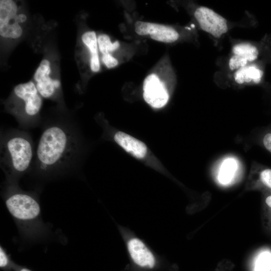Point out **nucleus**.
Masks as SVG:
<instances>
[{
	"label": "nucleus",
	"instance_id": "obj_1",
	"mask_svg": "<svg viewBox=\"0 0 271 271\" xmlns=\"http://www.w3.org/2000/svg\"><path fill=\"white\" fill-rule=\"evenodd\" d=\"M71 128L52 123L43 131L36 150V164L41 171L55 170L69 164L79 152V141Z\"/></svg>",
	"mask_w": 271,
	"mask_h": 271
},
{
	"label": "nucleus",
	"instance_id": "obj_2",
	"mask_svg": "<svg viewBox=\"0 0 271 271\" xmlns=\"http://www.w3.org/2000/svg\"><path fill=\"white\" fill-rule=\"evenodd\" d=\"M1 155V163L7 171L16 175L25 173L34 156L30 136L21 131L8 133L2 140Z\"/></svg>",
	"mask_w": 271,
	"mask_h": 271
},
{
	"label": "nucleus",
	"instance_id": "obj_3",
	"mask_svg": "<svg viewBox=\"0 0 271 271\" xmlns=\"http://www.w3.org/2000/svg\"><path fill=\"white\" fill-rule=\"evenodd\" d=\"M13 95L16 100L12 112L24 125L33 124L38 116L43 104L42 97L39 94L35 83L30 81L17 85L14 88Z\"/></svg>",
	"mask_w": 271,
	"mask_h": 271
},
{
	"label": "nucleus",
	"instance_id": "obj_4",
	"mask_svg": "<svg viewBox=\"0 0 271 271\" xmlns=\"http://www.w3.org/2000/svg\"><path fill=\"white\" fill-rule=\"evenodd\" d=\"M6 205L10 214L20 220H30L37 217L40 213V206L31 195L16 192L10 195L6 200Z\"/></svg>",
	"mask_w": 271,
	"mask_h": 271
},
{
	"label": "nucleus",
	"instance_id": "obj_5",
	"mask_svg": "<svg viewBox=\"0 0 271 271\" xmlns=\"http://www.w3.org/2000/svg\"><path fill=\"white\" fill-rule=\"evenodd\" d=\"M18 6L12 0L0 1V35L4 38L16 39L23 34V28L16 20Z\"/></svg>",
	"mask_w": 271,
	"mask_h": 271
},
{
	"label": "nucleus",
	"instance_id": "obj_6",
	"mask_svg": "<svg viewBox=\"0 0 271 271\" xmlns=\"http://www.w3.org/2000/svg\"><path fill=\"white\" fill-rule=\"evenodd\" d=\"M194 16L200 28L215 38H219L228 31L226 19L209 8L199 7Z\"/></svg>",
	"mask_w": 271,
	"mask_h": 271
},
{
	"label": "nucleus",
	"instance_id": "obj_7",
	"mask_svg": "<svg viewBox=\"0 0 271 271\" xmlns=\"http://www.w3.org/2000/svg\"><path fill=\"white\" fill-rule=\"evenodd\" d=\"M51 73L50 61L43 59L34 73V82L40 95L45 98L53 97L61 86L60 80L53 79Z\"/></svg>",
	"mask_w": 271,
	"mask_h": 271
},
{
	"label": "nucleus",
	"instance_id": "obj_8",
	"mask_svg": "<svg viewBox=\"0 0 271 271\" xmlns=\"http://www.w3.org/2000/svg\"><path fill=\"white\" fill-rule=\"evenodd\" d=\"M143 97L146 102L154 108L164 106L169 99V94L164 84L157 75H148L143 84Z\"/></svg>",
	"mask_w": 271,
	"mask_h": 271
},
{
	"label": "nucleus",
	"instance_id": "obj_9",
	"mask_svg": "<svg viewBox=\"0 0 271 271\" xmlns=\"http://www.w3.org/2000/svg\"><path fill=\"white\" fill-rule=\"evenodd\" d=\"M128 249L132 259L138 265L148 268L154 266L155 259L153 254L140 239L130 240L128 242Z\"/></svg>",
	"mask_w": 271,
	"mask_h": 271
},
{
	"label": "nucleus",
	"instance_id": "obj_10",
	"mask_svg": "<svg viewBox=\"0 0 271 271\" xmlns=\"http://www.w3.org/2000/svg\"><path fill=\"white\" fill-rule=\"evenodd\" d=\"M114 140L125 151L137 158H144L147 153V147L144 143L122 131H117Z\"/></svg>",
	"mask_w": 271,
	"mask_h": 271
},
{
	"label": "nucleus",
	"instance_id": "obj_11",
	"mask_svg": "<svg viewBox=\"0 0 271 271\" xmlns=\"http://www.w3.org/2000/svg\"><path fill=\"white\" fill-rule=\"evenodd\" d=\"M81 39L90 53V66L94 72L100 70V61L98 53V42L96 33L94 31H87L83 34Z\"/></svg>",
	"mask_w": 271,
	"mask_h": 271
},
{
	"label": "nucleus",
	"instance_id": "obj_12",
	"mask_svg": "<svg viewBox=\"0 0 271 271\" xmlns=\"http://www.w3.org/2000/svg\"><path fill=\"white\" fill-rule=\"evenodd\" d=\"M263 72L254 65H249L238 69L235 72L234 77L238 84L253 82L258 83L260 82Z\"/></svg>",
	"mask_w": 271,
	"mask_h": 271
},
{
	"label": "nucleus",
	"instance_id": "obj_13",
	"mask_svg": "<svg viewBox=\"0 0 271 271\" xmlns=\"http://www.w3.org/2000/svg\"><path fill=\"white\" fill-rule=\"evenodd\" d=\"M237 168V163L233 158L225 159L220 167L218 180L222 184H228L232 179Z\"/></svg>",
	"mask_w": 271,
	"mask_h": 271
},
{
	"label": "nucleus",
	"instance_id": "obj_14",
	"mask_svg": "<svg viewBox=\"0 0 271 271\" xmlns=\"http://www.w3.org/2000/svg\"><path fill=\"white\" fill-rule=\"evenodd\" d=\"M150 36L153 40L165 43L174 42L179 38V34L175 29L161 24L156 32Z\"/></svg>",
	"mask_w": 271,
	"mask_h": 271
},
{
	"label": "nucleus",
	"instance_id": "obj_15",
	"mask_svg": "<svg viewBox=\"0 0 271 271\" xmlns=\"http://www.w3.org/2000/svg\"><path fill=\"white\" fill-rule=\"evenodd\" d=\"M234 55H238L246 58L248 62L255 60L258 56L257 49L249 43H239L232 48Z\"/></svg>",
	"mask_w": 271,
	"mask_h": 271
},
{
	"label": "nucleus",
	"instance_id": "obj_16",
	"mask_svg": "<svg viewBox=\"0 0 271 271\" xmlns=\"http://www.w3.org/2000/svg\"><path fill=\"white\" fill-rule=\"evenodd\" d=\"M99 50L103 54H109L117 49L119 46L118 41L111 43L109 36L105 34H101L97 38Z\"/></svg>",
	"mask_w": 271,
	"mask_h": 271
},
{
	"label": "nucleus",
	"instance_id": "obj_17",
	"mask_svg": "<svg viewBox=\"0 0 271 271\" xmlns=\"http://www.w3.org/2000/svg\"><path fill=\"white\" fill-rule=\"evenodd\" d=\"M258 185L271 191V168L260 165L257 170Z\"/></svg>",
	"mask_w": 271,
	"mask_h": 271
},
{
	"label": "nucleus",
	"instance_id": "obj_18",
	"mask_svg": "<svg viewBox=\"0 0 271 271\" xmlns=\"http://www.w3.org/2000/svg\"><path fill=\"white\" fill-rule=\"evenodd\" d=\"M255 271L271 270V252L263 251L259 254L255 265Z\"/></svg>",
	"mask_w": 271,
	"mask_h": 271
},
{
	"label": "nucleus",
	"instance_id": "obj_19",
	"mask_svg": "<svg viewBox=\"0 0 271 271\" xmlns=\"http://www.w3.org/2000/svg\"><path fill=\"white\" fill-rule=\"evenodd\" d=\"M160 24L143 21H137L135 23V31L139 35H151L159 28Z\"/></svg>",
	"mask_w": 271,
	"mask_h": 271
},
{
	"label": "nucleus",
	"instance_id": "obj_20",
	"mask_svg": "<svg viewBox=\"0 0 271 271\" xmlns=\"http://www.w3.org/2000/svg\"><path fill=\"white\" fill-rule=\"evenodd\" d=\"M259 143L271 154V125L262 131L259 137Z\"/></svg>",
	"mask_w": 271,
	"mask_h": 271
},
{
	"label": "nucleus",
	"instance_id": "obj_21",
	"mask_svg": "<svg viewBox=\"0 0 271 271\" xmlns=\"http://www.w3.org/2000/svg\"><path fill=\"white\" fill-rule=\"evenodd\" d=\"M248 61L245 58L234 55L229 60V67L231 70L246 66Z\"/></svg>",
	"mask_w": 271,
	"mask_h": 271
},
{
	"label": "nucleus",
	"instance_id": "obj_22",
	"mask_svg": "<svg viewBox=\"0 0 271 271\" xmlns=\"http://www.w3.org/2000/svg\"><path fill=\"white\" fill-rule=\"evenodd\" d=\"M14 262L11 261L10 257L3 248H0V266L3 269L8 270L12 269Z\"/></svg>",
	"mask_w": 271,
	"mask_h": 271
},
{
	"label": "nucleus",
	"instance_id": "obj_23",
	"mask_svg": "<svg viewBox=\"0 0 271 271\" xmlns=\"http://www.w3.org/2000/svg\"><path fill=\"white\" fill-rule=\"evenodd\" d=\"M102 61L108 68H114L118 64L117 60L110 54L103 55Z\"/></svg>",
	"mask_w": 271,
	"mask_h": 271
},
{
	"label": "nucleus",
	"instance_id": "obj_24",
	"mask_svg": "<svg viewBox=\"0 0 271 271\" xmlns=\"http://www.w3.org/2000/svg\"><path fill=\"white\" fill-rule=\"evenodd\" d=\"M16 20L19 24H23L26 22L27 17L24 13H19L17 16Z\"/></svg>",
	"mask_w": 271,
	"mask_h": 271
},
{
	"label": "nucleus",
	"instance_id": "obj_25",
	"mask_svg": "<svg viewBox=\"0 0 271 271\" xmlns=\"http://www.w3.org/2000/svg\"><path fill=\"white\" fill-rule=\"evenodd\" d=\"M12 269L14 271H32L31 270L28 269L27 267L19 265L14 262L13 265Z\"/></svg>",
	"mask_w": 271,
	"mask_h": 271
},
{
	"label": "nucleus",
	"instance_id": "obj_26",
	"mask_svg": "<svg viewBox=\"0 0 271 271\" xmlns=\"http://www.w3.org/2000/svg\"><path fill=\"white\" fill-rule=\"evenodd\" d=\"M265 204L267 206L268 209L271 210V194L268 195L265 198Z\"/></svg>",
	"mask_w": 271,
	"mask_h": 271
}]
</instances>
